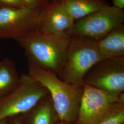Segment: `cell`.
<instances>
[{"instance_id": "obj_1", "label": "cell", "mask_w": 124, "mask_h": 124, "mask_svg": "<svg viewBox=\"0 0 124 124\" xmlns=\"http://www.w3.org/2000/svg\"><path fill=\"white\" fill-rule=\"evenodd\" d=\"M70 36L55 35L37 30L15 39L24 50L29 62L59 77L66 62Z\"/></svg>"}, {"instance_id": "obj_2", "label": "cell", "mask_w": 124, "mask_h": 124, "mask_svg": "<svg viewBox=\"0 0 124 124\" xmlns=\"http://www.w3.org/2000/svg\"><path fill=\"white\" fill-rule=\"evenodd\" d=\"M28 74L47 90L59 121L75 124L78 117L83 85L67 83L56 74L30 62Z\"/></svg>"}, {"instance_id": "obj_3", "label": "cell", "mask_w": 124, "mask_h": 124, "mask_svg": "<svg viewBox=\"0 0 124 124\" xmlns=\"http://www.w3.org/2000/svg\"><path fill=\"white\" fill-rule=\"evenodd\" d=\"M70 36L66 62L59 78L69 84L83 86L86 73L104 59L99 51L97 40L84 36Z\"/></svg>"}, {"instance_id": "obj_4", "label": "cell", "mask_w": 124, "mask_h": 124, "mask_svg": "<svg viewBox=\"0 0 124 124\" xmlns=\"http://www.w3.org/2000/svg\"><path fill=\"white\" fill-rule=\"evenodd\" d=\"M83 83L106 93L113 103L124 99V57L98 62L85 75Z\"/></svg>"}, {"instance_id": "obj_5", "label": "cell", "mask_w": 124, "mask_h": 124, "mask_svg": "<svg viewBox=\"0 0 124 124\" xmlns=\"http://www.w3.org/2000/svg\"><path fill=\"white\" fill-rule=\"evenodd\" d=\"M49 95L47 90L39 82L28 74H23L17 87L0 99V121L26 113Z\"/></svg>"}, {"instance_id": "obj_6", "label": "cell", "mask_w": 124, "mask_h": 124, "mask_svg": "<svg viewBox=\"0 0 124 124\" xmlns=\"http://www.w3.org/2000/svg\"><path fill=\"white\" fill-rule=\"evenodd\" d=\"M124 22L123 10L109 5L75 22L67 34L98 41Z\"/></svg>"}, {"instance_id": "obj_7", "label": "cell", "mask_w": 124, "mask_h": 124, "mask_svg": "<svg viewBox=\"0 0 124 124\" xmlns=\"http://www.w3.org/2000/svg\"><path fill=\"white\" fill-rule=\"evenodd\" d=\"M42 9L0 8V39L15 40L38 30V20Z\"/></svg>"}, {"instance_id": "obj_8", "label": "cell", "mask_w": 124, "mask_h": 124, "mask_svg": "<svg viewBox=\"0 0 124 124\" xmlns=\"http://www.w3.org/2000/svg\"><path fill=\"white\" fill-rule=\"evenodd\" d=\"M113 102L105 92L84 85L77 120L75 124H97L110 109Z\"/></svg>"}, {"instance_id": "obj_9", "label": "cell", "mask_w": 124, "mask_h": 124, "mask_svg": "<svg viewBox=\"0 0 124 124\" xmlns=\"http://www.w3.org/2000/svg\"><path fill=\"white\" fill-rule=\"evenodd\" d=\"M75 22L60 0H52L40 11L38 31L51 35L67 34Z\"/></svg>"}, {"instance_id": "obj_10", "label": "cell", "mask_w": 124, "mask_h": 124, "mask_svg": "<svg viewBox=\"0 0 124 124\" xmlns=\"http://www.w3.org/2000/svg\"><path fill=\"white\" fill-rule=\"evenodd\" d=\"M24 124H58V115L50 96L44 98L30 111L22 115Z\"/></svg>"}, {"instance_id": "obj_11", "label": "cell", "mask_w": 124, "mask_h": 124, "mask_svg": "<svg viewBox=\"0 0 124 124\" xmlns=\"http://www.w3.org/2000/svg\"><path fill=\"white\" fill-rule=\"evenodd\" d=\"M98 48L104 59L124 57V26L116 27L98 41Z\"/></svg>"}, {"instance_id": "obj_12", "label": "cell", "mask_w": 124, "mask_h": 124, "mask_svg": "<svg viewBox=\"0 0 124 124\" xmlns=\"http://www.w3.org/2000/svg\"><path fill=\"white\" fill-rule=\"evenodd\" d=\"M76 21L109 6L105 0H60Z\"/></svg>"}, {"instance_id": "obj_13", "label": "cell", "mask_w": 124, "mask_h": 124, "mask_svg": "<svg viewBox=\"0 0 124 124\" xmlns=\"http://www.w3.org/2000/svg\"><path fill=\"white\" fill-rule=\"evenodd\" d=\"M20 79L13 60L9 58L3 59L0 65V99L12 93L17 87Z\"/></svg>"}, {"instance_id": "obj_14", "label": "cell", "mask_w": 124, "mask_h": 124, "mask_svg": "<svg viewBox=\"0 0 124 124\" xmlns=\"http://www.w3.org/2000/svg\"><path fill=\"white\" fill-rule=\"evenodd\" d=\"M97 124H124V99L113 103L106 115Z\"/></svg>"}, {"instance_id": "obj_15", "label": "cell", "mask_w": 124, "mask_h": 124, "mask_svg": "<svg viewBox=\"0 0 124 124\" xmlns=\"http://www.w3.org/2000/svg\"><path fill=\"white\" fill-rule=\"evenodd\" d=\"M24 7L30 8H43L51 0H21Z\"/></svg>"}, {"instance_id": "obj_16", "label": "cell", "mask_w": 124, "mask_h": 124, "mask_svg": "<svg viewBox=\"0 0 124 124\" xmlns=\"http://www.w3.org/2000/svg\"><path fill=\"white\" fill-rule=\"evenodd\" d=\"M24 7L21 0H0V8Z\"/></svg>"}, {"instance_id": "obj_17", "label": "cell", "mask_w": 124, "mask_h": 124, "mask_svg": "<svg viewBox=\"0 0 124 124\" xmlns=\"http://www.w3.org/2000/svg\"><path fill=\"white\" fill-rule=\"evenodd\" d=\"M5 124H24L22 115H16L7 119Z\"/></svg>"}, {"instance_id": "obj_18", "label": "cell", "mask_w": 124, "mask_h": 124, "mask_svg": "<svg viewBox=\"0 0 124 124\" xmlns=\"http://www.w3.org/2000/svg\"><path fill=\"white\" fill-rule=\"evenodd\" d=\"M114 7L118 9L123 10L124 8V0H112Z\"/></svg>"}, {"instance_id": "obj_19", "label": "cell", "mask_w": 124, "mask_h": 124, "mask_svg": "<svg viewBox=\"0 0 124 124\" xmlns=\"http://www.w3.org/2000/svg\"><path fill=\"white\" fill-rule=\"evenodd\" d=\"M6 120H7V119L0 121V124H5L6 122Z\"/></svg>"}, {"instance_id": "obj_20", "label": "cell", "mask_w": 124, "mask_h": 124, "mask_svg": "<svg viewBox=\"0 0 124 124\" xmlns=\"http://www.w3.org/2000/svg\"><path fill=\"white\" fill-rule=\"evenodd\" d=\"M58 124H65V123H63V122H60V121H59L58 122Z\"/></svg>"}, {"instance_id": "obj_21", "label": "cell", "mask_w": 124, "mask_h": 124, "mask_svg": "<svg viewBox=\"0 0 124 124\" xmlns=\"http://www.w3.org/2000/svg\"><path fill=\"white\" fill-rule=\"evenodd\" d=\"M0 64H1V61H0Z\"/></svg>"}]
</instances>
